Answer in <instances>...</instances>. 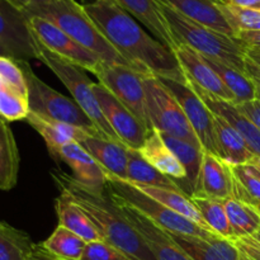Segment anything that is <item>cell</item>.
<instances>
[{
    "label": "cell",
    "instance_id": "1",
    "mask_svg": "<svg viewBox=\"0 0 260 260\" xmlns=\"http://www.w3.org/2000/svg\"><path fill=\"white\" fill-rule=\"evenodd\" d=\"M96 27L132 69L145 75L188 83L174 51L141 27L113 0H91L83 4Z\"/></svg>",
    "mask_w": 260,
    "mask_h": 260
},
{
    "label": "cell",
    "instance_id": "2",
    "mask_svg": "<svg viewBox=\"0 0 260 260\" xmlns=\"http://www.w3.org/2000/svg\"><path fill=\"white\" fill-rule=\"evenodd\" d=\"M60 192L70 196L89 216L102 240L118 249L129 260H157L139 231L126 220L107 190L84 187L73 175L61 170L51 172Z\"/></svg>",
    "mask_w": 260,
    "mask_h": 260
},
{
    "label": "cell",
    "instance_id": "3",
    "mask_svg": "<svg viewBox=\"0 0 260 260\" xmlns=\"http://www.w3.org/2000/svg\"><path fill=\"white\" fill-rule=\"evenodd\" d=\"M25 14L50 20L83 47L99 56L103 63L131 68L104 37L85 12L83 4H79L76 0H53L47 4L30 8Z\"/></svg>",
    "mask_w": 260,
    "mask_h": 260
},
{
    "label": "cell",
    "instance_id": "4",
    "mask_svg": "<svg viewBox=\"0 0 260 260\" xmlns=\"http://www.w3.org/2000/svg\"><path fill=\"white\" fill-rule=\"evenodd\" d=\"M162 14L178 43L188 46L205 57L216 58L246 74V48L235 37L188 19L160 2Z\"/></svg>",
    "mask_w": 260,
    "mask_h": 260
},
{
    "label": "cell",
    "instance_id": "5",
    "mask_svg": "<svg viewBox=\"0 0 260 260\" xmlns=\"http://www.w3.org/2000/svg\"><path fill=\"white\" fill-rule=\"evenodd\" d=\"M37 60L45 63L60 79L61 83L68 88L76 104L91 119L102 139L121 142V140L114 134L112 127L109 126L108 121L104 117L98 99L94 94L93 81H90L85 69L58 57L57 55L48 51L47 48L42 47L40 43H38Z\"/></svg>",
    "mask_w": 260,
    "mask_h": 260
},
{
    "label": "cell",
    "instance_id": "6",
    "mask_svg": "<svg viewBox=\"0 0 260 260\" xmlns=\"http://www.w3.org/2000/svg\"><path fill=\"white\" fill-rule=\"evenodd\" d=\"M17 61L22 68L25 81H27L29 112L42 118L71 124V126L84 129L88 134L101 137L91 119L86 116L85 112L76 104L74 99L62 95L57 90L47 85L45 81L41 80L33 73L28 61Z\"/></svg>",
    "mask_w": 260,
    "mask_h": 260
},
{
    "label": "cell",
    "instance_id": "7",
    "mask_svg": "<svg viewBox=\"0 0 260 260\" xmlns=\"http://www.w3.org/2000/svg\"><path fill=\"white\" fill-rule=\"evenodd\" d=\"M106 190L108 194L124 201L129 206L136 208L137 211L144 213L146 217L154 221L155 223H157L160 228H162L168 233L198 236V238L202 239H207L208 236L215 234L207 229L202 228V226L197 225L189 218L174 212L150 196L145 194L144 192L137 189L135 185H132L127 180L108 177L107 178Z\"/></svg>",
    "mask_w": 260,
    "mask_h": 260
},
{
    "label": "cell",
    "instance_id": "8",
    "mask_svg": "<svg viewBox=\"0 0 260 260\" xmlns=\"http://www.w3.org/2000/svg\"><path fill=\"white\" fill-rule=\"evenodd\" d=\"M144 86L147 117L152 129L202 147L180 104L159 78L152 74L144 75Z\"/></svg>",
    "mask_w": 260,
    "mask_h": 260
},
{
    "label": "cell",
    "instance_id": "9",
    "mask_svg": "<svg viewBox=\"0 0 260 260\" xmlns=\"http://www.w3.org/2000/svg\"><path fill=\"white\" fill-rule=\"evenodd\" d=\"M94 75L98 83L106 86L142 124L147 131H152V126L147 117L146 96H145V74L123 65H107L102 62Z\"/></svg>",
    "mask_w": 260,
    "mask_h": 260
},
{
    "label": "cell",
    "instance_id": "10",
    "mask_svg": "<svg viewBox=\"0 0 260 260\" xmlns=\"http://www.w3.org/2000/svg\"><path fill=\"white\" fill-rule=\"evenodd\" d=\"M159 78V76H157ZM159 80L169 89L182 107L190 127L198 137L203 151L218 155L215 132V114L206 106L205 102L193 90L189 83L174 80L169 78H159Z\"/></svg>",
    "mask_w": 260,
    "mask_h": 260
},
{
    "label": "cell",
    "instance_id": "11",
    "mask_svg": "<svg viewBox=\"0 0 260 260\" xmlns=\"http://www.w3.org/2000/svg\"><path fill=\"white\" fill-rule=\"evenodd\" d=\"M28 23L36 41L58 57L75 63L86 71H91L93 74L102 63L99 56L83 47L50 20L36 15H28Z\"/></svg>",
    "mask_w": 260,
    "mask_h": 260
},
{
    "label": "cell",
    "instance_id": "12",
    "mask_svg": "<svg viewBox=\"0 0 260 260\" xmlns=\"http://www.w3.org/2000/svg\"><path fill=\"white\" fill-rule=\"evenodd\" d=\"M0 43L14 60L38 57V43L28 23V15L9 0H0Z\"/></svg>",
    "mask_w": 260,
    "mask_h": 260
},
{
    "label": "cell",
    "instance_id": "13",
    "mask_svg": "<svg viewBox=\"0 0 260 260\" xmlns=\"http://www.w3.org/2000/svg\"><path fill=\"white\" fill-rule=\"evenodd\" d=\"M94 94L109 126L128 149L140 150L149 131L146 127L101 83H93Z\"/></svg>",
    "mask_w": 260,
    "mask_h": 260
},
{
    "label": "cell",
    "instance_id": "14",
    "mask_svg": "<svg viewBox=\"0 0 260 260\" xmlns=\"http://www.w3.org/2000/svg\"><path fill=\"white\" fill-rule=\"evenodd\" d=\"M109 198L114 202V205L118 207L122 215L126 217V220L136 229L140 235L144 238L149 248L154 253L155 258L157 260H192L187 254L184 253L182 248L172 239L170 234L160 228L157 223L150 220L149 217L137 211L128 203L114 196L108 194Z\"/></svg>",
    "mask_w": 260,
    "mask_h": 260
},
{
    "label": "cell",
    "instance_id": "15",
    "mask_svg": "<svg viewBox=\"0 0 260 260\" xmlns=\"http://www.w3.org/2000/svg\"><path fill=\"white\" fill-rule=\"evenodd\" d=\"M174 53L187 80L222 101L235 103L233 93L200 53L183 43L178 45Z\"/></svg>",
    "mask_w": 260,
    "mask_h": 260
},
{
    "label": "cell",
    "instance_id": "16",
    "mask_svg": "<svg viewBox=\"0 0 260 260\" xmlns=\"http://www.w3.org/2000/svg\"><path fill=\"white\" fill-rule=\"evenodd\" d=\"M52 157L65 162L73 170V177L84 187L99 190V192L106 190V172L78 142L73 141L70 144L63 145Z\"/></svg>",
    "mask_w": 260,
    "mask_h": 260
},
{
    "label": "cell",
    "instance_id": "17",
    "mask_svg": "<svg viewBox=\"0 0 260 260\" xmlns=\"http://www.w3.org/2000/svg\"><path fill=\"white\" fill-rule=\"evenodd\" d=\"M95 161L103 168L107 178L113 177L127 180V149L122 142L102 139L95 135L84 134L78 141Z\"/></svg>",
    "mask_w": 260,
    "mask_h": 260
},
{
    "label": "cell",
    "instance_id": "18",
    "mask_svg": "<svg viewBox=\"0 0 260 260\" xmlns=\"http://www.w3.org/2000/svg\"><path fill=\"white\" fill-rule=\"evenodd\" d=\"M144 25L156 40L174 51L179 43L173 36L162 14L160 0H113Z\"/></svg>",
    "mask_w": 260,
    "mask_h": 260
},
{
    "label": "cell",
    "instance_id": "19",
    "mask_svg": "<svg viewBox=\"0 0 260 260\" xmlns=\"http://www.w3.org/2000/svg\"><path fill=\"white\" fill-rule=\"evenodd\" d=\"M234 173L230 164L211 152H203L202 168H201L198 190L196 193L223 201L233 197Z\"/></svg>",
    "mask_w": 260,
    "mask_h": 260
},
{
    "label": "cell",
    "instance_id": "20",
    "mask_svg": "<svg viewBox=\"0 0 260 260\" xmlns=\"http://www.w3.org/2000/svg\"><path fill=\"white\" fill-rule=\"evenodd\" d=\"M188 83L192 86L193 90L200 95V98L205 102L206 106L211 109V112L223 117L226 121L230 122V123L238 129L239 134H240L241 136H243V139L245 140L246 145H248V147L250 149V151L254 154V156L260 157L259 127H256L248 117L244 116V114L239 111L238 107H236L235 104L229 103V102L222 101V99L207 93L206 90H203V89L198 88L197 85L190 83L189 80H188Z\"/></svg>",
    "mask_w": 260,
    "mask_h": 260
},
{
    "label": "cell",
    "instance_id": "21",
    "mask_svg": "<svg viewBox=\"0 0 260 260\" xmlns=\"http://www.w3.org/2000/svg\"><path fill=\"white\" fill-rule=\"evenodd\" d=\"M188 19L236 38V32L222 12L218 0H160Z\"/></svg>",
    "mask_w": 260,
    "mask_h": 260
},
{
    "label": "cell",
    "instance_id": "22",
    "mask_svg": "<svg viewBox=\"0 0 260 260\" xmlns=\"http://www.w3.org/2000/svg\"><path fill=\"white\" fill-rule=\"evenodd\" d=\"M139 151L147 162L156 168L160 173L174 180L175 184L185 194L187 174H185L184 168L180 165L174 154L170 151L157 129H152L149 132L144 145Z\"/></svg>",
    "mask_w": 260,
    "mask_h": 260
},
{
    "label": "cell",
    "instance_id": "23",
    "mask_svg": "<svg viewBox=\"0 0 260 260\" xmlns=\"http://www.w3.org/2000/svg\"><path fill=\"white\" fill-rule=\"evenodd\" d=\"M215 132L218 155L231 167L249 164L255 157L238 129L218 114H215Z\"/></svg>",
    "mask_w": 260,
    "mask_h": 260
},
{
    "label": "cell",
    "instance_id": "24",
    "mask_svg": "<svg viewBox=\"0 0 260 260\" xmlns=\"http://www.w3.org/2000/svg\"><path fill=\"white\" fill-rule=\"evenodd\" d=\"M55 208L57 213L58 225L70 230L71 233L83 239L85 243L102 240L98 230L91 222L89 216L70 196L61 192L60 196L56 198Z\"/></svg>",
    "mask_w": 260,
    "mask_h": 260
},
{
    "label": "cell",
    "instance_id": "25",
    "mask_svg": "<svg viewBox=\"0 0 260 260\" xmlns=\"http://www.w3.org/2000/svg\"><path fill=\"white\" fill-rule=\"evenodd\" d=\"M162 140L169 147L170 151L174 154L178 161L180 162L187 174V180H185V194L190 197L198 190V183H200L201 168H202L203 160V149L198 147L190 142L184 141V140L177 139V137L169 136L167 134H161Z\"/></svg>",
    "mask_w": 260,
    "mask_h": 260
},
{
    "label": "cell",
    "instance_id": "26",
    "mask_svg": "<svg viewBox=\"0 0 260 260\" xmlns=\"http://www.w3.org/2000/svg\"><path fill=\"white\" fill-rule=\"evenodd\" d=\"M25 122L42 136L51 156H53L56 151L63 145L70 144L73 141L78 142L84 134H88L86 131L75 126L42 118L32 112H29Z\"/></svg>",
    "mask_w": 260,
    "mask_h": 260
},
{
    "label": "cell",
    "instance_id": "27",
    "mask_svg": "<svg viewBox=\"0 0 260 260\" xmlns=\"http://www.w3.org/2000/svg\"><path fill=\"white\" fill-rule=\"evenodd\" d=\"M19 173V151L9 124L0 121V190L15 187Z\"/></svg>",
    "mask_w": 260,
    "mask_h": 260
},
{
    "label": "cell",
    "instance_id": "28",
    "mask_svg": "<svg viewBox=\"0 0 260 260\" xmlns=\"http://www.w3.org/2000/svg\"><path fill=\"white\" fill-rule=\"evenodd\" d=\"M202 57L211 66V69L220 76L229 90L233 93L234 98H235V103H234L235 106L255 99V86L248 74L243 73L239 69L228 65L222 61L216 60V58L205 57V56Z\"/></svg>",
    "mask_w": 260,
    "mask_h": 260
},
{
    "label": "cell",
    "instance_id": "29",
    "mask_svg": "<svg viewBox=\"0 0 260 260\" xmlns=\"http://www.w3.org/2000/svg\"><path fill=\"white\" fill-rule=\"evenodd\" d=\"M230 223L233 240L249 238L260 230V215L255 207L234 197L222 201Z\"/></svg>",
    "mask_w": 260,
    "mask_h": 260
},
{
    "label": "cell",
    "instance_id": "30",
    "mask_svg": "<svg viewBox=\"0 0 260 260\" xmlns=\"http://www.w3.org/2000/svg\"><path fill=\"white\" fill-rule=\"evenodd\" d=\"M131 184L135 185V187H136L137 189L141 190V192H144L145 194L150 196L151 198L156 200L157 202H160L161 205L167 206L168 208L173 210L174 212L179 213V215L192 220L193 222H196L197 225L210 230L208 226L205 223V221H203L202 216L200 215L198 210L196 208L192 200H190L188 196H185L183 192H180V190L167 189V188L160 187H151V185L137 184V183H131Z\"/></svg>",
    "mask_w": 260,
    "mask_h": 260
},
{
    "label": "cell",
    "instance_id": "31",
    "mask_svg": "<svg viewBox=\"0 0 260 260\" xmlns=\"http://www.w3.org/2000/svg\"><path fill=\"white\" fill-rule=\"evenodd\" d=\"M127 182L137 184L151 185V187L167 188V189L180 190L174 180L160 173L156 168L142 157L139 150L127 149ZM182 192V190H180Z\"/></svg>",
    "mask_w": 260,
    "mask_h": 260
},
{
    "label": "cell",
    "instance_id": "32",
    "mask_svg": "<svg viewBox=\"0 0 260 260\" xmlns=\"http://www.w3.org/2000/svg\"><path fill=\"white\" fill-rule=\"evenodd\" d=\"M86 243L63 226L58 225L41 246L58 260H80Z\"/></svg>",
    "mask_w": 260,
    "mask_h": 260
},
{
    "label": "cell",
    "instance_id": "33",
    "mask_svg": "<svg viewBox=\"0 0 260 260\" xmlns=\"http://www.w3.org/2000/svg\"><path fill=\"white\" fill-rule=\"evenodd\" d=\"M35 245L24 231L0 221V260H32Z\"/></svg>",
    "mask_w": 260,
    "mask_h": 260
},
{
    "label": "cell",
    "instance_id": "34",
    "mask_svg": "<svg viewBox=\"0 0 260 260\" xmlns=\"http://www.w3.org/2000/svg\"><path fill=\"white\" fill-rule=\"evenodd\" d=\"M189 198L212 233L233 240V233L222 201L208 198L201 193H194Z\"/></svg>",
    "mask_w": 260,
    "mask_h": 260
},
{
    "label": "cell",
    "instance_id": "35",
    "mask_svg": "<svg viewBox=\"0 0 260 260\" xmlns=\"http://www.w3.org/2000/svg\"><path fill=\"white\" fill-rule=\"evenodd\" d=\"M233 168L234 190L233 197L253 206L260 205V173L253 164L236 165Z\"/></svg>",
    "mask_w": 260,
    "mask_h": 260
},
{
    "label": "cell",
    "instance_id": "36",
    "mask_svg": "<svg viewBox=\"0 0 260 260\" xmlns=\"http://www.w3.org/2000/svg\"><path fill=\"white\" fill-rule=\"evenodd\" d=\"M29 114L28 98L15 93L7 85H0V117L5 122L25 119Z\"/></svg>",
    "mask_w": 260,
    "mask_h": 260
},
{
    "label": "cell",
    "instance_id": "37",
    "mask_svg": "<svg viewBox=\"0 0 260 260\" xmlns=\"http://www.w3.org/2000/svg\"><path fill=\"white\" fill-rule=\"evenodd\" d=\"M221 8L236 35L240 30H260V8L249 9L226 4H221Z\"/></svg>",
    "mask_w": 260,
    "mask_h": 260
},
{
    "label": "cell",
    "instance_id": "38",
    "mask_svg": "<svg viewBox=\"0 0 260 260\" xmlns=\"http://www.w3.org/2000/svg\"><path fill=\"white\" fill-rule=\"evenodd\" d=\"M169 234L173 240L192 260H221L216 254L215 249L206 239L198 238V236L180 235V234Z\"/></svg>",
    "mask_w": 260,
    "mask_h": 260
},
{
    "label": "cell",
    "instance_id": "39",
    "mask_svg": "<svg viewBox=\"0 0 260 260\" xmlns=\"http://www.w3.org/2000/svg\"><path fill=\"white\" fill-rule=\"evenodd\" d=\"M0 80L15 93L28 98L27 81L17 60L7 56H0Z\"/></svg>",
    "mask_w": 260,
    "mask_h": 260
},
{
    "label": "cell",
    "instance_id": "40",
    "mask_svg": "<svg viewBox=\"0 0 260 260\" xmlns=\"http://www.w3.org/2000/svg\"><path fill=\"white\" fill-rule=\"evenodd\" d=\"M80 260H129L123 253L103 240L86 243Z\"/></svg>",
    "mask_w": 260,
    "mask_h": 260
},
{
    "label": "cell",
    "instance_id": "41",
    "mask_svg": "<svg viewBox=\"0 0 260 260\" xmlns=\"http://www.w3.org/2000/svg\"><path fill=\"white\" fill-rule=\"evenodd\" d=\"M206 240L215 249L216 254L221 260H240V251L231 239L212 234Z\"/></svg>",
    "mask_w": 260,
    "mask_h": 260
},
{
    "label": "cell",
    "instance_id": "42",
    "mask_svg": "<svg viewBox=\"0 0 260 260\" xmlns=\"http://www.w3.org/2000/svg\"><path fill=\"white\" fill-rule=\"evenodd\" d=\"M234 243L240 251L241 260H260V246L251 238L235 239Z\"/></svg>",
    "mask_w": 260,
    "mask_h": 260
},
{
    "label": "cell",
    "instance_id": "43",
    "mask_svg": "<svg viewBox=\"0 0 260 260\" xmlns=\"http://www.w3.org/2000/svg\"><path fill=\"white\" fill-rule=\"evenodd\" d=\"M236 107H238V109L244 116L248 117L256 127L260 128V103L256 99H254L251 102H246V103L239 104Z\"/></svg>",
    "mask_w": 260,
    "mask_h": 260
},
{
    "label": "cell",
    "instance_id": "44",
    "mask_svg": "<svg viewBox=\"0 0 260 260\" xmlns=\"http://www.w3.org/2000/svg\"><path fill=\"white\" fill-rule=\"evenodd\" d=\"M245 48H259L260 50V30H240L236 35Z\"/></svg>",
    "mask_w": 260,
    "mask_h": 260
},
{
    "label": "cell",
    "instance_id": "45",
    "mask_svg": "<svg viewBox=\"0 0 260 260\" xmlns=\"http://www.w3.org/2000/svg\"><path fill=\"white\" fill-rule=\"evenodd\" d=\"M246 74L253 80L254 86H255V99L260 103V68L248 57H246Z\"/></svg>",
    "mask_w": 260,
    "mask_h": 260
},
{
    "label": "cell",
    "instance_id": "46",
    "mask_svg": "<svg viewBox=\"0 0 260 260\" xmlns=\"http://www.w3.org/2000/svg\"><path fill=\"white\" fill-rule=\"evenodd\" d=\"M221 4L231 5V7L238 8H249V9H254V8H260V0H218Z\"/></svg>",
    "mask_w": 260,
    "mask_h": 260
},
{
    "label": "cell",
    "instance_id": "47",
    "mask_svg": "<svg viewBox=\"0 0 260 260\" xmlns=\"http://www.w3.org/2000/svg\"><path fill=\"white\" fill-rule=\"evenodd\" d=\"M9 2H12L15 7H18L20 10H23L25 13L30 8L47 4V3L53 2V0H9Z\"/></svg>",
    "mask_w": 260,
    "mask_h": 260
},
{
    "label": "cell",
    "instance_id": "48",
    "mask_svg": "<svg viewBox=\"0 0 260 260\" xmlns=\"http://www.w3.org/2000/svg\"><path fill=\"white\" fill-rule=\"evenodd\" d=\"M32 260H58V259L53 258L51 254H48L47 251L41 246V244H36L35 250H33Z\"/></svg>",
    "mask_w": 260,
    "mask_h": 260
},
{
    "label": "cell",
    "instance_id": "49",
    "mask_svg": "<svg viewBox=\"0 0 260 260\" xmlns=\"http://www.w3.org/2000/svg\"><path fill=\"white\" fill-rule=\"evenodd\" d=\"M246 57L253 61L256 66L260 68V50L259 48H246Z\"/></svg>",
    "mask_w": 260,
    "mask_h": 260
},
{
    "label": "cell",
    "instance_id": "50",
    "mask_svg": "<svg viewBox=\"0 0 260 260\" xmlns=\"http://www.w3.org/2000/svg\"><path fill=\"white\" fill-rule=\"evenodd\" d=\"M0 56H7V57H12V55H10L9 51H8L7 48H5L4 46L2 45V43H0Z\"/></svg>",
    "mask_w": 260,
    "mask_h": 260
},
{
    "label": "cell",
    "instance_id": "51",
    "mask_svg": "<svg viewBox=\"0 0 260 260\" xmlns=\"http://www.w3.org/2000/svg\"><path fill=\"white\" fill-rule=\"evenodd\" d=\"M250 164H253L254 167H255L256 169H258V172L260 173V157H256V156L254 157V159L250 161Z\"/></svg>",
    "mask_w": 260,
    "mask_h": 260
},
{
    "label": "cell",
    "instance_id": "52",
    "mask_svg": "<svg viewBox=\"0 0 260 260\" xmlns=\"http://www.w3.org/2000/svg\"><path fill=\"white\" fill-rule=\"evenodd\" d=\"M249 238H251V239H253V240L255 241V243L258 244V245L260 246V234H259V233H256L255 235H253V236H249Z\"/></svg>",
    "mask_w": 260,
    "mask_h": 260
},
{
    "label": "cell",
    "instance_id": "53",
    "mask_svg": "<svg viewBox=\"0 0 260 260\" xmlns=\"http://www.w3.org/2000/svg\"><path fill=\"white\" fill-rule=\"evenodd\" d=\"M256 211H258V213L260 215V205L256 206Z\"/></svg>",
    "mask_w": 260,
    "mask_h": 260
},
{
    "label": "cell",
    "instance_id": "54",
    "mask_svg": "<svg viewBox=\"0 0 260 260\" xmlns=\"http://www.w3.org/2000/svg\"><path fill=\"white\" fill-rule=\"evenodd\" d=\"M0 121H4V119H3V118H2V117H0Z\"/></svg>",
    "mask_w": 260,
    "mask_h": 260
},
{
    "label": "cell",
    "instance_id": "55",
    "mask_svg": "<svg viewBox=\"0 0 260 260\" xmlns=\"http://www.w3.org/2000/svg\"><path fill=\"white\" fill-rule=\"evenodd\" d=\"M258 233H259V234H260V230H259V231H258Z\"/></svg>",
    "mask_w": 260,
    "mask_h": 260
},
{
    "label": "cell",
    "instance_id": "56",
    "mask_svg": "<svg viewBox=\"0 0 260 260\" xmlns=\"http://www.w3.org/2000/svg\"><path fill=\"white\" fill-rule=\"evenodd\" d=\"M240 260H241V259H240Z\"/></svg>",
    "mask_w": 260,
    "mask_h": 260
}]
</instances>
